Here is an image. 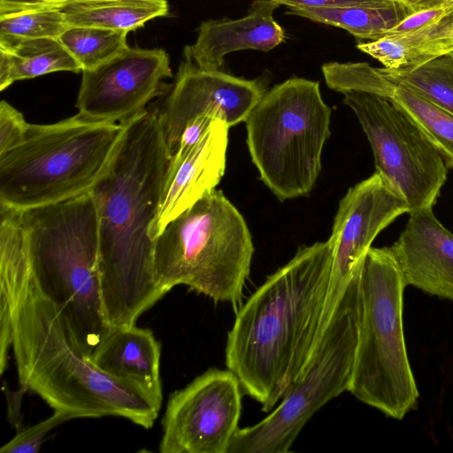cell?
Segmentation results:
<instances>
[{"instance_id": "9a60e30c", "label": "cell", "mask_w": 453, "mask_h": 453, "mask_svg": "<svg viewBox=\"0 0 453 453\" xmlns=\"http://www.w3.org/2000/svg\"><path fill=\"white\" fill-rule=\"evenodd\" d=\"M229 128L222 119H214L189 150L172 154L150 230L154 241L170 221L216 189L226 170Z\"/></svg>"}, {"instance_id": "cb8c5ba5", "label": "cell", "mask_w": 453, "mask_h": 453, "mask_svg": "<svg viewBox=\"0 0 453 453\" xmlns=\"http://www.w3.org/2000/svg\"><path fill=\"white\" fill-rule=\"evenodd\" d=\"M127 34L97 27H69L59 40L83 71L96 68L127 47Z\"/></svg>"}, {"instance_id": "836d02e7", "label": "cell", "mask_w": 453, "mask_h": 453, "mask_svg": "<svg viewBox=\"0 0 453 453\" xmlns=\"http://www.w3.org/2000/svg\"><path fill=\"white\" fill-rule=\"evenodd\" d=\"M4 392L6 396L7 401V417L9 422L13 426L17 432L20 431L21 428V401L23 397V393L27 390L25 388L21 387L17 391H12L10 388L4 386Z\"/></svg>"}, {"instance_id": "e575fe53", "label": "cell", "mask_w": 453, "mask_h": 453, "mask_svg": "<svg viewBox=\"0 0 453 453\" xmlns=\"http://www.w3.org/2000/svg\"><path fill=\"white\" fill-rule=\"evenodd\" d=\"M405 6L410 13L421 10L447 6L453 4V0H394Z\"/></svg>"}, {"instance_id": "ffe728a7", "label": "cell", "mask_w": 453, "mask_h": 453, "mask_svg": "<svg viewBox=\"0 0 453 453\" xmlns=\"http://www.w3.org/2000/svg\"><path fill=\"white\" fill-rule=\"evenodd\" d=\"M61 12L69 27L130 32L168 14L166 0H70Z\"/></svg>"}, {"instance_id": "30bf717a", "label": "cell", "mask_w": 453, "mask_h": 453, "mask_svg": "<svg viewBox=\"0 0 453 453\" xmlns=\"http://www.w3.org/2000/svg\"><path fill=\"white\" fill-rule=\"evenodd\" d=\"M343 96L370 142L376 173L402 195L409 212L433 207L448 167L423 131L390 98L355 90Z\"/></svg>"}, {"instance_id": "ac0fdd59", "label": "cell", "mask_w": 453, "mask_h": 453, "mask_svg": "<svg viewBox=\"0 0 453 453\" xmlns=\"http://www.w3.org/2000/svg\"><path fill=\"white\" fill-rule=\"evenodd\" d=\"M160 356L153 333L134 324L110 326L88 358L104 373L142 389L161 404Z\"/></svg>"}, {"instance_id": "8992f818", "label": "cell", "mask_w": 453, "mask_h": 453, "mask_svg": "<svg viewBox=\"0 0 453 453\" xmlns=\"http://www.w3.org/2000/svg\"><path fill=\"white\" fill-rule=\"evenodd\" d=\"M254 246L237 208L215 189L173 219L155 239L154 273L165 292L185 285L237 307Z\"/></svg>"}, {"instance_id": "277c9868", "label": "cell", "mask_w": 453, "mask_h": 453, "mask_svg": "<svg viewBox=\"0 0 453 453\" xmlns=\"http://www.w3.org/2000/svg\"><path fill=\"white\" fill-rule=\"evenodd\" d=\"M20 211L30 276L57 307L88 357L109 331L98 271V223L90 191Z\"/></svg>"}, {"instance_id": "6da1fadb", "label": "cell", "mask_w": 453, "mask_h": 453, "mask_svg": "<svg viewBox=\"0 0 453 453\" xmlns=\"http://www.w3.org/2000/svg\"><path fill=\"white\" fill-rule=\"evenodd\" d=\"M123 134L90 189L98 223L100 294L110 326L134 325L166 293L154 273V223L172 156L160 109L122 124Z\"/></svg>"}, {"instance_id": "7a4b0ae2", "label": "cell", "mask_w": 453, "mask_h": 453, "mask_svg": "<svg viewBox=\"0 0 453 453\" xmlns=\"http://www.w3.org/2000/svg\"><path fill=\"white\" fill-rule=\"evenodd\" d=\"M12 330L20 387L54 411L77 418L119 416L146 429L161 404L142 389L111 378L73 342L55 304L35 285L27 255L0 257V336Z\"/></svg>"}, {"instance_id": "5bb4252c", "label": "cell", "mask_w": 453, "mask_h": 453, "mask_svg": "<svg viewBox=\"0 0 453 453\" xmlns=\"http://www.w3.org/2000/svg\"><path fill=\"white\" fill-rule=\"evenodd\" d=\"M265 92V81L260 79L203 69L183 57L160 109L169 150L173 153L185 127L200 116L222 119L230 127L244 122Z\"/></svg>"}, {"instance_id": "52a82bcc", "label": "cell", "mask_w": 453, "mask_h": 453, "mask_svg": "<svg viewBox=\"0 0 453 453\" xmlns=\"http://www.w3.org/2000/svg\"><path fill=\"white\" fill-rule=\"evenodd\" d=\"M405 287L390 247H371L359 268V332L348 391L396 419L418 397L403 334Z\"/></svg>"}, {"instance_id": "484cf974", "label": "cell", "mask_w": 453, "mask_h": 453, "mask_svg": "<svg viewBox=\"0 0 453 453\" xmlns=\"http://www.w3.org/2000/svg\"><path fill=\"white\" fill-rule=\"evenodd\" d=\"M68 27L60 9L0 15V36L19 39L59 38Z\"/></svg>"}, {"instance_id": "2e32d148", "label": "cell", "mask_w": 453, "mask_h": 453, "mask_svg": "<svg viewBox=\"0 0 453 453\" xmlns=\"http://www.w3.org/2000/svg\"><path fill=\"white\" fill-rule=\"evenodd\" d=\"M409 214L390 247L405 286L453 300V234L436 219L433 207Z\"/></svg>"}, {"instance_id": "e0dca14e", "label": "cell", "mask_w": 453, "mask_h": 453, "mask_svg": "<svg viewBox=\"0 0 453 453\" xmlns=\"http://www.w3.org/2000/svg\"><path fill=\"white\" fill-rule=\"evenodd\" d=\"M279 6L271 0H255L242 18L202 22L196 42L185 46L183 57L203 69L221 70L229 53L243 50L265 52L274 49L286 39L284 29L273 17Z\"/></svg>"}, {"instance_id": "8fae6325", "label": "cell", "mask_w": 453, "mask_h": 453, "mask_svg": "<svg viewBox=\"0 0 453 453\" xmlns=\"http://www.w3.org/2000/svg\"><path fill=\"white\" fill-rule=\"evenodd\" d=\"M242 387L230 370L211 368L169 397L161 453H228L239 427Z\"/></svg>"}, {"instance_id": "d4e9b609", "label": "cell", "mask_w": 453, "mask_h": 453, "mask_svg": "<svg viewBox=\"0 0 453 453\" xmlns=\"http://www.w3.org/2000/svg\"><path fill=\"white\" fill-rule=\"evenodd\" d=\"M321 71L326 86L343 94L347 91H364L391 98L395 85L388 81L378 68L367 63H325Z\"/></svg>"}, {"instance_id": "9c48e42d", "label": "cell", "mask_w": 453, "mask_h": 453, "mask_svg": "<svg viewBox=\"0 0 453 453\" xmlns=\"http://www.w3.org/2000/svg\"><path fill=\"white\" fill-rule=\"evenodd\" d=\"M359 268L301 374L268 416L237 430L228 453L288 452L307 421L326 403L348 391L359 332Z\"/></svg>"}, {"instance_id": "4dcf8cb0", "label": "cell", "mask_w": 453, "mask_h": 453, "mask_svg": "<svg viewBox=\"0 0 453 453\" xmlns=\"http://www.w3.org/2000/svg\"><path fill=\"white\" fill-rule=\"evenodd\" d=\"M451 9H453V4L443 7L421 10L409 13L386 35L404 36L418 32L436 23Z\"/></svg>"}, {"instance_id": "5b68a950", "label": "cell", "mask_w": 453, "mask_h": 453, "mask_svg": "<svg viewBox=\"0 0 453 453\" xmlns=\"http://www.w3.org/2000/svg\"><path fill=\"white\" fill-rule=\"evenodd\" d=\"M124 126L76 115L30 124L23 140L0 154V204L18 210L90 191L107 167Z\"/></svg>"}, {"instance_id": "1f68e13d", "label": "cell", "mask_w": 453, "mask_h": 453, "mask_svg": "<svg viewBox=\"0 0 453 453\" xmlns=\"http://www.w3.org/2000/svg\"><path fill=\"white\" fill-rule=\"evenodd\" d=\"M288 8H340L349 6H382L394 0H271Z\"/></svg>"}, {"instance_id": "7c38bea8", "label": "cell", "mask_w": 453, "mask_h": 453, "mask_svg": "<svg viewBox=\"0 0 453 453\" xmlns=\"http://www.w3.org/2000/svg\"><path fill=\"white\" fill-rule=\"evenodd\" d=\"M409 211L402 195L376 172L349 188L340 201L328 239L333 250L332 273L319 339L373 240Z\"/></svg>"}, {"instance_id": "4fadbf2b", "label": "cell", "mask_w": 453, "mask_h": 453, "mask_svg": "<svg viewBox=\"0 0 453 453\" xmlns=\"http://www.w3.org/2000/svg\"><path fill=\"white\" fill-rule=\"evenodd\" d=\"M77 96L79 114L90 119L124 124L169 92L170 58L163 49L126 47L90 70H83Z\"/></svg>"}, {"instance_id": "83f0119b", "label": "cell", "mask_w": 453, "mask_h": 453, "mask_svg": "<svg viewBox=\"0 0 453 453\" xmlns=\"http://www.w3.org/2000/svg\"><path fill=\"white\" fill-rule=\"evenodd\" d=\"M73 418H75L70 413L54 411L48 418L17 432L16 435L0 449V452L35 453L40 449L43 439L50 431Z\"/></svg>"}, {"instance_id": "f1b7e54d", "label": "cell", "mask_w": 453, "mask_h": 453, "mask_svg": "<svg viewBox=\"0 0 453 453\" xmlns=\"http://www.w3.org/2000/svg\"><path fill=\"white\" fill-rule=\"evenodd\" d=\"M357 48L388 69H397L410 65L409 49L397 36L386 35L375 41L359 42Z\"/></svg>"}, {"instance_id": "7402d4cb", "label": "cell", "mask_w": 453, "mask_h": 453, "mask_svg": "<svg viewBox=\"0 0 453 453\" xmlns=\"http://www.w3.org/2000/svg\"><path fill=\"white\" fill-rule=\"evenodd\" d=\"M378 71L394 85H403L453 114V51L418 65Z\"/></svg>"}, {"instance_id": "3957f363", "label": "cell", "mask_w": 453, "mask_h": 453, "mask_svg": "<svg viewBox=\"0 0 453 453\" xmlns=\"http://www.w3.org/2000/svg\"><path fill=\"white\" fill-rule=\"evenodd\" d=\"M332 263L328 240L300 246L237 311L226 365L263 411L282 399L317 345Z\"/></svg>"}, {"instance_id": "d6a6232c", "label": "cell", "mask_w": 453, "mask_h": 453, "mask_svg": "<svg viewBox=\"0 0 453 453\" xmlns=\"http://www.w3.org/2000/svg\"><path fill=\"white\" fill-rule=\"evenodd\" d=\"M70 0H0V15L28 11L61 9Z\"/></svg>"}, {"instance_id": "ba28073f", "label": "cell", "mask_w": 453, "mask_h": 453, "mask_svg": "<svg viewBox=\"0 0 453 453\" xmlns=\"http://www.w3.org/2000/svg\"><path fill=\"white\" fill-rule=\"evenodd\" d=\"M331 109L319 82L293 77L266 91L245 119L260 180L280 201L307 196L321 171Z\"/></svg>"}, {"instance_id": "f546056e", "label": "cell", "mask_w": 453, "mask_h": 453, "mask_svg": "<svg viewBox=\"0 0 453 453\" xmlns=\"http://www.w3.org/2000/svg\"><path fill=\"white\" fill-rule=\"evenodd\" d=\"M28 125L19 111L6 101H1L0 154L15 147L23 140Z\"/></svg>"}, {"instance_id": "603a6c76", "label": "cell", "mask_w": 453, "mask_h": 453, "mask_svg": "<svg viewBox=\"0 0 453 453\" xmlns=\"http://www.w3.org/2000/svg\"><path fill=\"white\" fill-rule=\"evenodd\" d=\"M423 131L448 168H453V114L403 85H395L390 98Z\"/></svg>"}, {"instance_id": "44dd1931", "label": "cell", "mask_w": 453, "mask_h": 453, "mask_svg": "<svg viewBox=\"0 0 453 453\" xmlns=\"http://www.w3.org/2000/svg\"><path fill=\"white\" fill-rule=\"evenodd\" d=\"M287 13L344 29L357 39L375 41L384 37L410 12L393 1L382 6L288 8Z\"/></svg>"}, {"instance_id": "4316f807", "label": "cell", "mask_w": 453, "mask_h": 453, "mask_svg": "<svg viewBox=\"0 0 453 453\" xmlns=\"http://www.w3.org/2000/svg\"><path fill=\"white\" fill-rule=\"evenodd\" d=\"M409 49L410 65H418L453 51V9L436 23L418 32L397 36Z\"/></svg>"}, {"instance_id": "d6986e66", "label": "cell", "mask_w": 453, "mask_h": 453, "mask_svg": "<svg viewBox=\"0 0 453 453\" xmlns=\"http://www.w3.org/2000/svg\"><path fill=\"white\" fill-rule=\"evenodd\" d=\"M55 72H82L59 38L0 36V90L17 81Z\"/></svg>"}]
</instances>
